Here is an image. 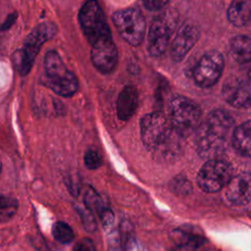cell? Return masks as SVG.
<instances>
[{
    "instance_id": "6da1fadb",
    "label": "cell",
    "mask_w": 251,
    "mask_h": 251,
    "mask_svg": "<svg viewBox=\"0 0 251 251\" xmlns=\"http://www.w3.org/2000/svg\"><path fill=\"white\" fill-rule=\"evenodd\" d=\"M140 133L144 146L159 162L175 161L180 156L184 137L162 113L144 115L140 120Z\"/></svg>"
},
{
    "instance_id": "7a4b0ae2",
    "label": "cell",
    "mask_w": 251,
    "mask_h": 251,
    "mask_svg": "<svg viewBox=\"0 0 251 251\" xmlns=\"http://www.w3.org/2000/svg\"><path fill=\"white\" fill-rule=\"evenodd\" d=\"M233 126L234 121L227 112L213 110L195 130L198 154L207 160L220 158L231 139Z\"/></svg>"
},
{
    "instance_id": "3957f363",
    "label": "cell",
    "mask_w": 251,
    "mask_h": 251,
    "mask_svg": "<svg viewBox=\"0 0 251 251\" xmlns=\"http://www.w3.org/2000/svg\"><path fill=\"white\" fill-rule=\"evenodd\" d=\"M45 75L42 77V83L53 92L64 97L74 95L78 82L75 75L67 69L60 55L54 51H48L44 58Z\"/></svg>"
},
{
    "instance_id": "277c9868",
    "label": "cell",
    "mask_w": 251,
    "mask_h": 251,
    "mask_svg": "<svg viewBox=\"0 0 251 251\" xmlns=\"http://www.w3.org/2000/svg\"><path fill=\"white\" fill-rule=\"evenodd\" d=\"M78 22L90 46L113 40L104 12L97 0H87L81 6Z\"/></svg>"
},
{
    "instance_id": "5b68a950",
    "label": "cell",
    "mask_w": 251,
    "mask_h": 251,
    "mask_svg": "<svg viewBox=\"0 0 251 251\" xmlns=\"http://www.w3.org/2000/svg\"><path fill=\"white\" fill-rule=\"evenodd\" d=\"M57 33V25L51 22H45L35 26L25 38L22 50L16 52V65L19 73L25 75L30 71L34 59L41 45L54 37Z\"/></svg>"
},
{
    "instance_id": "8992f818",
    "label": "cell",
    "mask_w": 251,
    "mask_h": 251,
    "mask_svg": "<svg viewBox=\"0 0 251 251\" xmlns=\"http://www.w3.org/2000/svg\"><path fill=\"white\" fill-rule=\"evenodd\" d=\"M177 21L178 15L174 9L165 10L153 20L147 37V49L151 56L158 57L166 52Z\"/></svg>"
},
{
    "instance_id": "52a82bcc",
    "label": "cell",
    "mask_w": 251,
    "mask_h": 251,
    "mask_svg": "<svg viewBox=\"0 0 251 251\" xmlns=\"http://www.w3.org/2000/svg\"><path fill=\"white\" fill-rule=\"evenodd\" d=\"M169 120L173 126L185 137L195 131L200 125L201 110L194 101L176 95L169 104Z\"/></svg>"
},
{
    "instance_id": "ba28073f",
    "label": "cell",
    "mask_w": 251,
    "mask_h": 251,
    "mask_svg": "<svg viewBox=\"0 0 251 251\" xmlns=\"http://www.w3.org/2000/svg\"><path fill=\"white\" fill-rule=\"evenodd\" d=\"M113 24L119 34L128 44L138 46L142 43L146 22L143 14L136 8H126L115 12L112 16Z\"/></svg>"
},
{
    "instance_id": "9c48e42d",
    "label": "cell",
    "mask_w": 251,
    "mask_h": 251,
    "mask_svg": "<svg viewBox=\"0 0 251 251\" xmlns=\"http://www.w3.org/2000/svg\"><path fill=\"white\" fill-rule=\"evenodd\" d=\"M232 176L230 165L220 159H209L199 170L197 174V183L199 187L207 192L214 193L220 191L226 185Z\"/></svg>"
},
{
    "instance_id": "30bf717a",
    "label": "cell",
    "mask_w": 251,
    "mask_h": 251,
    "mask_svg": "<svg viewBox=\"0 0 251 251\" xmlns=\"http://www.w3.org/2000/svg\"><path fill=\"white\" fill-rule=\"evenodd\" d=\"M224 67L225 60L219 51L206 52L192 70V77L195 84L203 88L213 86L220 79Z\"/></svg>"
},
{
    "instance_id": "8fae6325",
    "label": "cell",
    "mask_w": 251,
    "mask_h": 251,
    "mask_svg": "<svg viewBox=\"0 0 251 251\" xmlns=\"http://www.w3.org/2000/svg\"><path fill=\"white\" fill-rule=\"evenodd\" d=\"M200 31L192 23L182 24L171 44V56L175 62L181 61L199 39Z\"/></svg>"
},
{
    "instance_id": "7c38bea8",
    "label": "cell",
    "mask_w": 251,
    "mask_h": 251,
    "mask_svg": "<svg viewBox=\"0 0 251 251\" xmlns=\"http://www.w3.org/2000/svg\"><path fill=\"white\" fill-rule=\"evenodd\" d=\"M222 94L224 99L234 108L251 107V86L240 78H228L223 86Z\"/></svg>"
},
{
    "instance_id": "4fadbf2b",
    "label": "cell",
    "mask_w": 251,
    "mask_h": 251,
    "mask_svg": "<svg viewBox=\"0 0 251 251\" xmlns=\"http://www.w3.org/2000/svg\"><path fill=\"white\" fill-rule=\"evenodd\" d=\"M226 197L232 205L251 202V173L244 172L231 176L226 185Z\"/></svg>"
},
{
    "instance_id": "5bb4252c",
    "label": "cell",
    "mask_w": 251,
    "mask_h": 251,
    "mask_svg": "<svg viewBox=\"0 0 251 251\" xmlns=\"http://www.w3.org/2000/svg\"><path fill=\"white\" fill-rule=\"evenodd\" d=\"M93 66L102 74L112 73L118 64V50L114 40L91 47Z\"/></svg>"
},
{
    "instance_id": "9a60e30c",
    "label": "cell",
    "mask_w": 251,
    "mask_h": 251,
    "mask_svg": "<svg viewBox=\"0 0 251 251\" xmlns=\"http://www.w3.org/2000/svg\"><path fill=\"white\" fill-rule=\"evenodd\" d=\"M138 105V94L131 85H126L120 92L117 100V115L122 121H126L134 114Z\"/></svg>"
},
{
    "instance_id": "2e32d148",
    "label": "cell",
    "mask_w": 251,
    "mask_h": 251,
    "mask_svg": "<svg viewBox=\"0 0 251 251\" xmlns=\"http://www.w3.org/2000/svg\"><path fill=\"white\" fill-rule=\"evenodd\" d=\"M228 22L237 27L251 23V0H231L227 12Z\"/></svg>"
},
{
    "instance_id": "e0dca14e",
    "label": "cell",
    "mask_w": 251,
    "mask_h": 251,
    "mask_svg": "<svg viewBox=\"0 0 251 251\" xmlns=\"http://www.w3.org/2000/svg\"><path fill=\"white\" fill-rule=\"evenodd\" d=\"M230 140L238 154L244 157H251V120L234 127Z\"/></svg>"
},
{
    "instance_id": "ac0fdd59",
    "label": "cell",
    "mask_w": 251,
    "mask_h": 251,
    "mask_svg": "<svg viewBox=\"0 0 251 251\" xmlns=\"http://www.w3.org/2000/svg\"><path fill=\"white\" fill-rule=\"evenodd\" d=\"M171 239L176 246L182 249L199 248L206 241L202 235L184 228L175 229L171 233Z\"/></svg>"
},
{
    "instance_id": "d6986e66",
    "label": "cell",
    "mask_w": 251,
    "mask_h": 251,
    "mask_svg": "<svg viewBox=\"0 0 251 251\" xmlns=\"http://www.w3.org/2000/svg\"><path fill=\"white\" fill-rule=\"evenodd\" d=\"M230 54L240 64L251 62V36L236 35L230 40Z\"/></svg>"
},
{
    "instance_id": "ffe728a7",
    "label": "cell",
    "mask_w": 251,
    "mask_h": 251,
    "mask_svg": "<svg viewBox=\"0 0 251 251\" xmlns=\"http://www.w3.org/2000/svg\"><path fill=\"white\" fill-rule=\"evenodd\" d=\"M18 201L12 197L0 193V223L12 219L18 211Z\"/></svg>"
},
{
    "instance_id": "44dd1931",
    "label": "cell",
    "mask_w": 251,
    "mask_h": 251,
    "mask_svg": "<svg viewBox=\"0 0 251 251\" xmlns=\"http://www.w3.org/2000/svg\"><path fill=\"white\" fill-rule=\"evenodd\" d=\"M52 234L58 242L63 244H69L75 238L73 228L64 222H56L53 225Z\"/></svg>"
},
{
    "instance_id": "7402d4cb",
    "label": "cell",
    "mask_w": 251,
    "mask_h": 251,
    "mask_svg": "<svg viewBox=\"0 0 251 251\" xmlns=\"http://www.w3.org/2000/svg\"><path fill=\"white\" fill-rule=\"evenodd\" d=\"M84 204H85V207L89 209L92 213L93 211H95L97 212V214H99L106 207V205H104L98 193L92 187L87 188V190L85 191Z\"/></svg>"
},
{
    "instance_id": "603a6c76",
    "label": "cell",
    "mask_w": 251,
    "mask_h": 251,
    "mask_svg": "<svg viewBox=\"0 0 251 251\" xmlns=\"http://www.w3.org/2000/svg\"><path fill=\"white\" fill-rule=\"evenodd\" d=\"M170 189L177 195H188L192 191L190 181L183 176H178L173 178L169 184Z\"/></svg>"
},
{
    "instance_id": "cb8c5ba5",
    "label": "cell",
    "mask_w": 251,
    "mask_h": 251,
    "mask_svg": "<svg viewBox=\"0 0 251 251\" xmlns=\"http://www.w3.org/2000/svg\"><path fill=\"white\" fill-rule=\"evenodd\" d=\"M134 242L133 229L128 221H124L121 224V244L125 249L132 248L131 244Z\"/></svg>"
},
{
    "instance_id": "d4e9b609",
    "label": "cell",
    "mask_w": 251,
    "mask_h": 251,
    "mask_svg": "<svg viewBox=\"0 0 251 251\" xmlns=\"http://www.w3.org/2000/svg\"><path fill=\"white\" fill-rule=\"evenodd\" d=\"M76 210H77L78 215L80 216V219H81V222H82V225H83L85 230H87L89 232L94 231L96 229L97 225H96V221H95V218H94L92 212L89 209H87L86 207H85V209L78 207V208H76Z\"/></svg>"
},
{
    "instance_id": "484cf974",
    "label": "cell",
    "mask_w": 251,
    "mask_h": 251,
    "mask_svg": "<svg viewBox=\"0 0 251 251\" xmlns=\"http://www.w3.org/2000/svg\"><path fill=\"white\" fill-rule=\"evenodd\" d=\"M102 160L95 149H88L84 154V164L87 169L95 170L101 166Z\"/></svg>"
},
{
    "instance_id": "4316f807",
    "label": "cell",
    "mask_w": 251,
    "mask_h": 251,
    "mask_svg": "<svg viewBox=\"0 0 251 251\" xmlns=\"http://www.w3.org/2000/svg\"><path fill=\"white\" fill-rule=\"evenodd\" d=\"M170 0H142L144 7L149 11H160L163 10Z\"/></svg>"
},
{
    "instance_id": "83f0119b",
    "label": "cell",
    "mask_w": 251,
    "mask_h": 251,
    "mask_svg": "<svg viewBox=\"0 0 251 251\" xmlns=\"http://www.w3.org/2000/svg\"><path fill=\"white\" fill-rule=\"evenodd\" d=\"M94 249H95V246L93 242L88 238H84L80 240L74 247V250H77V251H88V250H94Z\"/></svg>"
},
{
    "instance_id": "f1b7e54d",
    "label": "cell",
    "mask_w": 251,
    "mask_h": 251,
    "mask_svg": "<svg viewBox=\"0 0 251 251\" xmlns=\"http://www.w3.org/2000/svg\"><path fill=\"white\" fill-rule=\"evenodd\" d=\"M14 21H15V15H13V17H12L11 19H9V21H7V22L2 25L1 29H6V28H8V27L11 25V24L14 23Z\"/></svg>"
},
{
    "instance_id": "f546056e",
    "label": "cell",
    "mask_w": 251,
    "mask_h": 251,
    "mask_svg": "<svg viewBox=\"0 0 251 251\" xmlns=\"http://www.w3.org/2000/svg\"><path fill=\"white\" fill-rule=\"evenodd\" d=\"M247 75H248V77H249V79L251 80V68L249 69V71H248V74H247Z\"/></svg>"
},
{
    "instance_id": "4dcf8cb0",
    "label": "cell",
    "mask_w": 251,
    "mask_h": 251,
    "mask_svg": "<svg viewBox=\"0 0 251 251\" xmlns=\"http://www.w3.org/2000/svg\"><path fill=\"white\" fill-rule=\"evenodd\" d=\"M1 167H2V166H1V161H0V172H1Z\"/></svg>"
}]
</instances>
